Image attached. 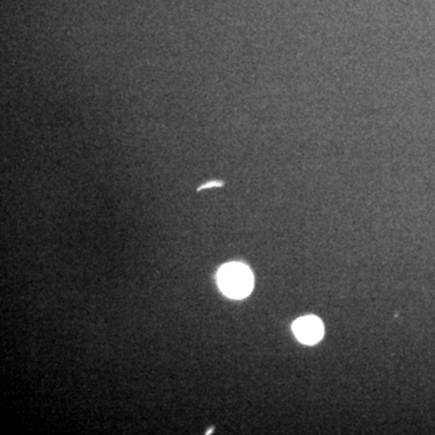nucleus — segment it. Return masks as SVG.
Returning <instances> with one entry per match:
<instances>
[{
	"instance_id": "nucleus-1",
	"label": "nucleus",
	"mask_w": 435,
	"mask_h": 435,
	"mask_svg": "<svg viewBox=\"0 0 435 435\" xmlns=\"http://www.w3.org/2000/svg\"><path fill=\"white\" fill-rule=\"evenodd\" d=\"M218 284L227 298L243 299L253 290V273L245 264H225L218 272Z\"/></svg>"
},
{
	"instance_id": "nucleus-2",
	"label": "nucleus",
	"mask_w": 435,
	"mask_h": 435,
	"mask_svg": "<svg viewBox=\"0 0 435 435\" xmlns=\"http://www.w3.org/2000/svg\"><path fill=\"white\" fill-rule=\"evenodd\" d=\"M293 333L296 339L305 344H316L322 340L324 326L316 316H305L293 323Z\"/></svg>"
},
{
	"instance_id": "nucleus-3",
	"label": "nucleus",
	"mask_w": 435,
	"mask_h": 435,
	"mask_svg": "<svg viewBox=\"0 0 435 435\" xmlns=\"http://www.w3.org/2000/svg\"><path fill=\"white\" fill-rule=\"evenodd\" d=\"M222 184L220 181H211V183H207V184H204V186H201L197 189V191L204 190V189H207V188H212V186H222Z\"/></svg>"
}]
</instances>
